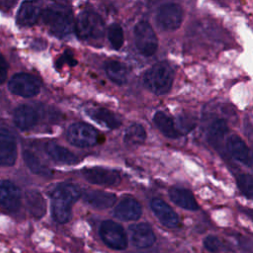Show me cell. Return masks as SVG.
<instances>
[{"label":"cell","mask_w":253,"mask_h":253,"mask_svg":"<svg viewBox=\"0 0 253 253\" xmlns=\"http://www.w3.org/2000/svg\"><path fill=\"white\" fill-rule=\"evenodd\" d=\"M80 196L81 191L74 184L63 183L54 189L51 194V212L56 222L65 223L70 219L72 206Z\"/></svg>","instance_id":"6da1fadb"},{"label":"cell","mask_w":253,"mask_h":253,"mask_svg":"<svg viewBox=\"0 0 253 253\" xmlns=\"http://www.w3.org/2000/svg\"><path fill=\"white\" fill-rule=\"evenodd\" d=\"M144 86L153 94H167L174 82V70L166 61H159L148 68L143 75Z\"/></svg>","instance_id":"7a4b0ae2"},{"label":"cell","mask_w":253,"mask_h":253,"mask_svg":"<svg viewBox=\"0 0 253 253\" xmlns=\"http://www.w3.org/2000/svg\"><path fill=\"white\" fill-rule=\"evenodd\" d=\"M42 18L50 33L57 38H64L75 29L71 12L64 5L51 6L42 11Z\"/></svg>","instance_id":"3957f363"},{"label":"cell","mask_w":253,"mask_h":253,"mask_svg":"<svg viewBox=\"0 0 253 253\" xmlns=\"http://www.w3.org/2000/svg\"><path fill=\"white\" fill-rule=\"evenodd\" d=\"M75 32L82 41H100L104 36L105 25L96 12L84 10L76 18Z\"/></svg>","instance_id":"277c9868"},{"label":"cell","mask_w":253,"mask_h":253,"mask_svg":"<svg viewBox=\"0 0 253 253\" xmlns=\"http://www.w3.org/2000/svg\"><path fill=\"white\" fill-rule=\"evenodd\" d=\"M134 43L140 54L146 57L152 56L158 49V39L147 21H139L133 29Z\"/></svg>","instance_id":"5b68a950"},{"label":"cell","mask_w":253,"mask_h":253,"mask_svg":"<svg viewBox=\"0 0 253 253\" xmlns=\"http://www.w3.org/2000/svg\"><path fill=\"white\" fill-rule=\"evenodd\" d=\"M184 21V10L182 6L175 2L162 4L156 12L155 22L157 26L166 32L178 30Z\"/></svg>","instance_id":"8992f818"},{"label":"cell","mask_w":253,"mask_h":253,"mask_svg":"<svg viewBox=\"0 0 253 253\" xmlns=\"http://www.w3.org/2000/svg\"><path fill=\"white\" fill-rule=\"evenodd\" d=\"M99 233L104 243L115 250H124L127 246V237L124 228L113 220L101 223Z\"/></svg>","instance_id":"52a82bcc"},{"label":"cell","mask_w":253,"mask_h":253,"mask_svg":"<svg viewBox=\"0 0 253 253\" xmlns=\"http://www.w3.org/2000/svg\"><path fill=\"white\" fill-rule=\"evenodd\" d=\"M98 131L88 124L75 123L67 129V139L79 147H90L98 142Z\"/></svg>","instance_id":"ba28073f"},{"label":"cell","mask_w":253,"mask_h":253,"mask_svg":"<svg viewBox=\"0 0 253 253\" xmlns=\"http://www.w3.org/2000/svg\"><path fill=\"white\" fill-rule=\"evenodd\" d=\"M8 88L17 96L30 98L39 94L41 85L34 75L29 73H17L10 79Z\"/></svg>","instance_id":"9c48e42d"},{"label":"cell","mask_w":253,"mask_h":253,"mask_svg":"<svg viewBox=\"0 0 253 253\" xmlns=\"http://www.w3.org/2000/svg\"><path fill=\"white\" fill-rule=\"evenodd\" d=\"M83 177L90 183L103 186H116L121 182L120 173L114 169L105 167L84 168L81 171Z\"/></svg>","instance_id":"30bf717a"},{"label":"cell","mask_w":253,"mask_h":253,"mask_svg":"<svg viewBox=\"0 0 253 253\" xmlns=\"http://www.w3.org/2000/svg\"><path fill=\"white\" fill-rule=\"evenodd\" d=\"M17 159V141L7 128L0 127V165L12 166Z\"/></svg>","instance_id":"8fae6325"},{"label":"cell","mask_w":253,"mask_h":253,"mask_svg":"<svg viewBox=\"0 0 253 253\" xmlns=\"http://www.w3.org/2000/svg\"><path fill=\"white\" fill-rule=\"evenodd\" d=\"M21 205V192L12 182L0 180V207L7 211H16Z\"/></svg>","instance_id":"7c38bea8"},{"label":"cell","mask_w":253,"mask_h":253,"mask_svg":"<svg viewBox=\"0 0 253 253\" xmlns=\"http://www.w3.org/2000/svg\"><path fill=\"white\" fill-rule=\"evenodd\" d=\"M226 147L230 155L246 166L253 164V152L244 140L238 135H230L226 141Z\"/></svg>","instance_id":"4fadbf2b"},{"label":"cell","mask_w":253,"mask_h":253,"mask_svg":"<svg viewBox=\"0 0 253 253\" xmlns=\"http://www.w3.org/2000/svg\"><path fill=\"white\" fill-rule=\"evenodd\" d=\"M150 207L158 220L168 228H175L179 225V217L172 208L163 200L155 198L150 202Z\"/></svg>","instance_id":"5bb4252c"},{"label":"cell","mask_w":253,"mask_h":253,"mask_svg":"<svg viewBox=\"0 0 253 253\" xmlns=\"http://www.w3.org/2000/svg\"><path fill=\"white\" fill-rule=\"evenodd\" d=\"M42 14L41 6L36 0H26L18 9L16 20L21 27H30L37 23Z\"/></svg>","instance_id":"9a60e30c"},{"label":"cell","mask_w":253,"mask_h":253,"mask_svg":"<svg viewBox=\"0 0 253 253\" xmlns=\"http://www.w3.org/2000/svg\"><path fill=\"white\" fill-rule=\"evenodd\" d=\"M142 212L141 206L137 200L132 197L124 198L115 208L114 215L122 220H136Z\"/></svg>","instance_id":"2e32d148"},{"label":"cell","mask_w":253,"mask_h":253,"mask_svg":"<svg viewBox=\"0 0 253 253\" xmlns=\"http://www.w3.org/2000/svg\"><path fill=\"white\" fill-rule=\"evenodd\" d=\"M129 231L132 244L137 248H147L155 242V234L148 223L133 224L129 227Z\"/></svg>","instance_id":"e0dca14e"},{"label":"cell","mask_w":253,"mask_h":253,"mask_svg":"<svg viewBox=\"0 0 253 253\" xmlns=\"http://www.w3.org/2000/svg\"><path fill=\"white\" fill-rule=\"evenodd\" d=\"M38 113L37 111L29 105H21L15 111L13 115V120L17 127L22 130H28L34 127L38 123Z\"/></svg>","instance_id":"ac0fdd59"},{"label":"cell","mask_w":253,"mask_h":253,"mask_svg":"<svg viewBox=\"0 0 253 253\" xmlns=\"http://www.w3.org/2000/svg\"><path fill=\"white\" fill-rule=\"evenodd\" d=\"M83 199L88 205L100 210L113 207L117 201L115 194L100 190L86 191L83 195Z\"/></svg>","instance_id":"d6986e66"},{"label":"cell","mask_w":253,"mask_h":253,"mask_svg":"<svg viewBox=\"0 0 253 253\" xmlns=\"http://www.w3.org/2000/svg\"><path fill=\"white\" fill-rule=\"evenodd\" d=\"M169 197L174 204L182 209L188 211H197L199 209V205L197 204L195 197L192 192L187 189L172 187L169 190Z\"/></svg>","instance_id":"ffe728a7"},{"label":"cell","mask_w":253,"mask_h":253,"mask_svg":"<svg viewBox=\"0 0 253 253\" xmlns=\"http://www.w3.org/2000/svg\"><path fill=\"white\" fill-rule=\"evenodd\" d=\"M45 151L48 156L56 162L66 164H74L78 162V157L73 152L58 143L51 141L47 142L45 144Z\"/></svg>","instance_id":"44dd1931"},{"label":"cell","mask_w":253,"mask_h":253,"mask_svg":"<svg viewBox=\"0 0 253 253\" xmlns=\"http://www.w3.org/2000/svg\"><path fill=\"white\" fill-rule=\"evenodd\" d=\"M153 122L157 128L169 138H177L180 136V131L177 128L175 122L171 117L166 115L164 112L158 111L153 117Z\"/></svg>","instance_id":"7402d4cb"},{"label":"cell","mask_w":253,"mask_h":253,"mask_svg":"<svg viewBox=\"0 0 253 253\" xmlns=\"http://www.w3.org/2000/svg\"><path fill=\"white\" fill-rule=\"evenodd\" d=\"M25 197L30 213L36 218L42 217L45 213L46 205L42 194L37 190H29L26 192Z\"/></svg>","instance_id":"603a6c76"},{"label":"cell","mask_w":253,"mask_h":253,"mask_svg":"<svg viewBox=\"0 0 253 253\" xmlns=\"http://www.w3.org/2000/svg\"><path fill=\"white\" fill-rule=\"evenodd\" d=\"M105 71L109 79L118 85H123L127 81L128 69L121 61L108 60L105 63Z\"/></svg>","instance_id":"cb8c5ba5"},{"label":"cell","mask_w":253,"mask_h":253,"mask_svg":"<svg viewBox=\"0 0 253 253\" xmlns=\"http://www.w3.org/2000/svg\"><path fill=\"white\" fill-rule=\"evenodd\" d=\"M88 114L93 120L110 128H117L121 126V120L108 109L101 107L92 108L88 110Z\"/></svg>","instance_id":"d4e9b609"},{"label":"cell","mask_w":253,"mask_h":253,"mask_svg":"<svg viewBox=\"0 0 253 253\" xmlns=\"http://www.w3.org/2000/svg\"><path fill=\"white\" fill-rule=\"evenodd\" d=\"M23 158L26 163V165L29 167V169L40 176L43 177H49L51 176L50 169L42 163L40 158L31 150H24L23 152Z\"/></svg>","instance_id":"484cf974"},{"label":"cell","mask_w":253,"mask_h":253,"mask_svg":"<svg viewBox=\"0 0 253 253\" xmlns=\"http://www.w3.org/2000/svg\"><path fill=\"white\" fill-rule=\"evenodd\" d=\"M146 131L139 124H132L126 127L124 135V142L126 145H139L145 141Z\"/></svg>","instance_id":"4316f807"},{"label":"cell","mask_w":253,"mask_h":253,"mask_svg":"<svg viewBox=\"0 0 253 253\" xmlns=\"http://www.w3.org/2000/svg\"><path fill=\"white\" fill-rule=\"evenodd\" d=\"M108 40L112 47L119 50L124 44V31L119 24H112L108 28Z\"/></svg>","instance_id":"83f0119b"},{"label":"cell","mask_w":253,"mask_h":253,"mask_svg":"<svg viewBox=\"0 0 253 253\" xmlns=\"http://www.w3.org/2000/svg\"><path fill=\"white\" fill-rule=\"evenodd\" d=\"M236 184L239 191L249 200H253V176L243 173L237 176Z\"/></svg>","instance_id":"f1b7e54d"},{"label":"cell","mask_w":253,"mask_h":253,"mask_svg":"<svg viewBox=\"0 0 253 253\" xmlns=\"http://www.w3.org/2000/svg\"><path fill=\"white\" fill-rule=\"evenodd\" d=\"M227 124L222 119H216L214 120L210 127H209V135L213 140H218L224 136V134L227 132Z\"/></svg>","instance_id":"f546056e"},{"label":"cell","mask_w":253,"mask_h":253,"mask_svg":"<svg viewBox=\"0 0 253 253\" xmlns=\"http://www.w3.org/2000/svg\"><path fill=\"white\" fill-rule=\"evenodd\" d=\"M204 246L208 251L211 253H216L220 248V240L216 236L208 235L204 239Z\"/></svg>","instance_id":"4dcf8cb0"},{"label":"cell","mask_w":253,"mask_h":253,"mask_svg":"<svg viewBox=\"0 0 253 253\" xmlns=\"http://www.w3.org/2000/svg\"><path fill=\"white\" fill-rule=\"evenodd\" d=\"M8 73V63L5 57L0 54V83L4 82Z\"/></svg>","instance_id":"1f68e13d"},{"label":"cell","mask_w":253,"mask_h":253,"mask_svg":"<svg viewBox=\"0 0 253 253\" xmlns=\"http://www.w3.org/2000/svg\"><path fill=\"white\" fill-rule=\"evenodd\" d=\"M52 1L56 2V3L59 4V5H64V6H66L67 3L69 2V0H52Z\"/></svg>","instance_id":"d6a6232c"}]
</instances>
